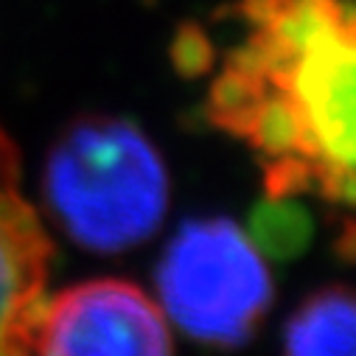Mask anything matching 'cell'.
<instances>
[{"label": "cell", "instance_id": "52a82bcc", "mask_svg": "<svg viewBox=\"0 0 356 356\" xmlns=\"http://www.w3.org/2000/svg\"><path fill=\"white\" fill-rule=\"evenodd\" d=\"M314 236L312 213L295 197H266L250 216L252 247L273 261L298 258Z\"/></svg>", "mask_w": 356, "mask_h": 356}, {"label": "cell", "instance_id": "8992f818", "mask_svg": "<svg viewBox=\"0 0 356 356\" xmlns=\"http://www.w3.org/2000/svg\"><path fill=\"white\" fill-rule=\"evenodd\" d=\"M353 295L348 286H325L306 298L286 323V356H353Z\"/></svg>", "mask_w": 356, "mask_h": 356}, {"label": "cell", "instance_id": "ba28073f", "mask_svg": "<svg viewBox=\"0 0 356 356\" xmlns=\"http://www.w3.org/2000/svg\"><path fill=\"white\" fill-rule=\"evenodd\" d=\"M213 59H216L213 42L197 23H183L177 29V37L171 42V62L177 73L194 79L200 73H208Z\"/></svg>", "mask_w": 356, "mask_h": 356}, {"label": "cell", "instance_id": "6da1fadb", "mask_svg": "<svg viewBox=\"0 0 356 356\" xmlns=\"http://www.w3.org/2000/svg\"><path fill=\"white\" fill-rule=\"evenodd\" d=\"M250 37L227 59L252 70L300 115L317 165L320 197L353 205L356 29L350 0H238Z\"/></svg>", "mask_w": 356, "mask_h": 356}, {"label": "cell", "instance_id": "5b68a950", "mask_svg": "<svg viewBox=\"0 0 356 356\" xmlns=\"http://www.w3.org/2000/svg\"><path fill=\"white\" fill-rule=\"evenodd\" d=\"M51 241L20 194V152L0 129V356H31Z\"/></svg>", "mask_w": 356, "mask_h": 356}, {"label": "cell", "instance_id": "277c9868", "mask_svg": "<svg viewBox=\"0 0 356 356\" xmlns=\"http://www.w3.org/2000/svg\"><path fill=\"white\" fill-rule=\"evenodd\" d=\"M37 356H171L163 312L135 284L87 281L45 300Z\"/></svg>", "mask_w": 356, "mask_h": 356}, {"label": "cell", "instance_id": "7a4b0ae2", "mask_svg": "<svg viewBox=\"0 0 356 356\" xmlns=\"http://www.w3.org/2000/svg\"><path fill=\"white\" fill-rule=\"evenodd\" d=\"M45 202L59 227L93 252L146 241L168 205V171L146 132L118 115H81L45 160Z\"/></svg>", "mask_w": 356, "mask_h": 356}, {"label": "cell", "instance_id": "3957f363", "mask_svg": "<svg viewBox=\"0 0 356 356\" xmlns=\"http://www.w3.org/2000/svg\"><path fill=\"white\" fill-rule=\"evenodd\" d=\"M157 292L168 317L188 337L216 348H241L270 312L273 278L230 219H194L165 247Z\"/></svg>", "mask_w": 356, "mask_h": 356}]
</instances>
